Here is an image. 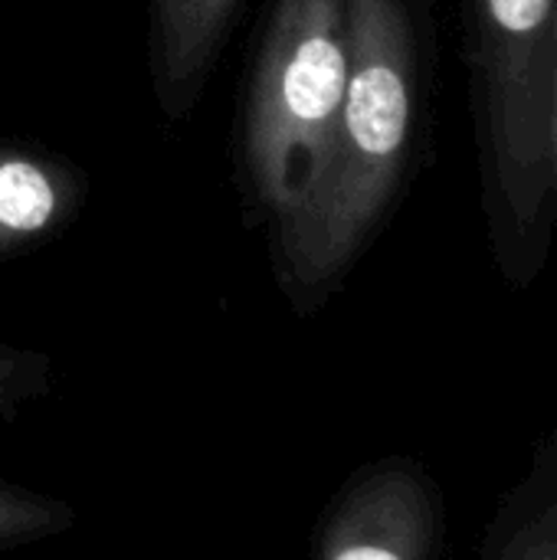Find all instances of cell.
Returning a JSON list of instances; mask_svg holds the SVG:
<instances>
[{
	"mask_svg": "<svg viewBox=\"0 0 557 560\" xmlns=\"http://www.w3.org/2000/svg\"><path fill=\"white\" fill-rule=\"evenodd\" d=\"M433 512L420 482L378 469L355 482L322 532L318 560H427Z\"/></svg>",
	"mask_w": 557,
	"mask_h": 560,
	"instance_id": "8992f818",
	"label": "cell"
},
{
	"mask_svg": "<svg viewBox=\"0 0 557 560\" xmlns=\"http://www.w3.org/2000/svg\"><path fill=\"white\" fill-rule=\"evenodd\" d=\"M351 62L312 194L266 230L272 276L299 315L322 308L371 249L407 184L423 121L417 0H348Z\"/></svg>",
	"mask_w": 557,
	"mask_h": 560,
	"instance_id": "6da1fadb",
	"label": "cell"
},
{
	"mask_svg": "<svg viewBox=\"0 0 557 560\" xmlns=\"http://www.w3.org/2000/svg\"><path fill=\"white\" fill-rule=\"evenodd\" d=\"M351 62L348 0H269L233 128V180L246 226H276L315 187Z\"/></svg>",
	"mask_w": 557,
	"mask_h": 560,
	"instance_id": "7a4b0ae2",
	"label": "cell"
},
{
	"mask_svg": "<svg viewBox=\"0 0 557 560\" xmlns=\"http://www.w3.org/2000/svg\"><path fill=\"white\" fill-rule=\"evenodd\" d=\"M486 207L512 279L545 256L557 0H466Z\"/></svg>",
	"mask_w": 557,
	"mask_h": 560,
	"instance_id": "3957f363",
	"label": "cell"
},
{
	"mask_svg": "<svg viewBox=\"0 0 557 560\" xmlns=\"http://www.w3.org/2000/svg\"><path fill=\"white\" fill-rule=\"evenodd\" d=\"M506 560H557V515H545L532 532L519 535Z\"/></svg>",
	"mask_w": 557,
	"mask_h": 560,
	"instance_id": "9c48e42d",
	"label": "cell"
},
{
	"mask_svg": "<svg viewBox=\"0 0 557 560\" xmlns=\"http://www.w3.org/2000/svg\"><path fill=\"white\" fill-rule=\"evenodd\" d=\"M72 525V509L46 495L0 482V548L39 541Z\"/></svg>",
	"mask_w": 557,
	"mask_h": 560,
	"instance_id": "52a82bcc",
	"label": "cell"
},
{
	"mask_svg": "<svg viewBox=\"0 0 557 560\" xmlns=\"http://www.w3.org/2000/svg\"><path fill=\"white\" fill-rule=\"evenodd\" d=\"M243 7L246 0H148V75L171 125L197 112Z\"/></svg>",
	"mask_w": 557,
	"mask_h": 560,
	"instance_id": "277c9868",
	"label": "cell"
},
{
	"mask_svg": "<svg viewBox=\"0 0 557 560\" xmlns=\"http://www.w3.org/2000/svg\"><path fill=\"white\" fill-rule=\"evenodd\" d=\"M49 387V358L0 341V410H10Z\"/></svg>",
	"mask_w": 557,
	"mask_h": 560,
	"instance_id": "ba28073f",
	"label": "cell"
},
{
	"mask_svg": "<svg viewBox=\"0 0 557 560\" xmlns=\"http://www.w3.org/2000/svg\"><path fill=\"white\" fill-rule=\"evenodd\" d=\"M552 171L557 180V20H555V85H552Z\"/></svg>",
	"mask_w": 557,
	"mask_h": 560,
	"instance_id": "30bf717a",
	"label": "cell"
},
{
	"mask_svg": "<svg viewBox=\"0 0 557 560\" xmlns=\"http://www.w3.org/2000/svg\"><path fill=\"white\" fill-rule=\"evenodd\" d=\"M89 174L59 151L0 141V262L62 236L89 203Z\"/></svg>",
	"mask_w": 557,
	"mask_h": 560,
	"instance_id": "5b68a950",
	"label": "cell"
}]
</instances>
